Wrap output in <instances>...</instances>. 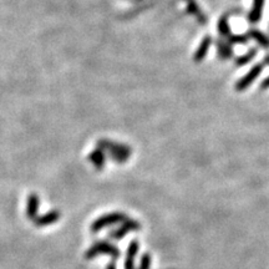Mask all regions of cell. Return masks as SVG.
I'll return each mask as SVG.
<instances>
[{
	"label": "cell",
	"mask_w": 269,
	"mask_h": 269,
	"mask_svg": "<svg viewBox=\"0 0 269 269\" xmlns=\"http://www.w3.org/2000/svg\"><path fill=\"white\" fill-rule=\"evenodd\" d=\"M98 146L100 150L106 151L109 153L110 157L112 158V161H115L116 163H125L130 158V156L132 155L131 147L126 145H122V143H116L111 142L108 140H101L98 142Z\"/></svg>",
	"instance_id": "obj_1"
},
{
	"label": "cell",
	"mask_w": 269,
	"mask_h": 269,
	"mask_svg": "<svg viewBox=\"0 0 269 269\" xmlns=\"http://www.w3.org/2000/svg\"><path fill=\"white\" fill-rule=\"evenodd\" d=\"M264 60H265V64H269V56H265ZM268 87H269V76L265 80H263L262 83H260V88H262V90H265V88H268Z\"/></svg>",
	"instance_id": "obj_19"
},
{
	"label": "cell",
	"mask_w": 269,
	"mask_h": 269,
	"mask_svg": "<svg viewBox=\"0 0 269 269\" xmlns=\"http://www.w3.org/2000/svg\"><path fill=\"white\" fill-rule=\"evenodd\" d=\"M263 7H264V0H253L252 9L248 14V22L250 24H257L260 22L263 14Z\"/></svg>",
	"instance_id": "obj_7"
},
{
	"label": "cell",
	"mask_w": 269,
	"mask_h": 269,
	"mask_svg": "<svg viewBox=\"0 0 269 269\" xmlns=\"http://www.w3.org/2000/svg\"><path fill=\"white\" fill-rule=\"evenodd\" d=\"M257 51H258L257 49L252 48L247 54L237 57V59L234 60V64H236V66H243V65H245V64H248V62L252 61V60L255 57V55H257Z\"/></svg>",
	"instance_id": "obj_15"
},
{
	"label": "cell",
	"mask_w": 269,
	"mask_h": 269,
	"mask_svg": "<svg viewBox=\"0 0 269 269\" xmlns=\"http://www.w3.org/2000/svg\"><path fill=\"white\" fill-rule=\"evenodd\" d=\"M140 229H141V224L138 223L137 221H135V219H131V218H127L122 222L121 226H120L119 228L110 232L109 237L111 239H115V241H120V239L124 238L126 234L131 233V232H137V231H140Z\"/></svg>",
	"instance_id": "obj_4"
},
{
	"label": "cell",
	"mask_w": 269,
	"mask_h": 269,
	"mask_svg": "<svg viewBox=\"0 0 269 269\" xmlns=\"http://www.w3.org/2000/svg\"><path fill=\"white\" fill-rule=\"evenodd\" d=\"M185 2H186V4H187V12H189V14L193 15V17L197 19L198 23L205 25L206 23H207V18H206V15L202 13L201 8L198 7L196 0H185Z\"/></svg>",
	"instance_id": "obj_9"
},
{
	"label": "cell",
	"mask_w": 269,
	"mask_h": 269,
	"mask_svg": "<svg viewBox=\"0 0 269 269\" xmlns=\"http://www.w3.org/2000/svg\"><path fill=\"white\" fill-rule=\"evenodd\" d=\"M247 35L249 36V38H252L253 40L257 41V43L259 44L262 48H264V49L269 48V36L265 35L263 31L258 30V29H249Z\"/></svg>",
	"instance_id": "obj_12"
},
{
	"label": "cell",
	"mask_w": 269,
	"mask_h": 269,
	"mask_svg": "<svg viewBox=\"0 0 269 269\" xmlns=\"http://www.w3.org/2000/svg\"><path fill=\"white\" fill-rule=\"evenodd\" d=\"M106 269H116V263H115V260L110 262L109 264L106 265Z\"/></svg>",
	"instance_id": "obj_20"
},
{
	"label": "cell",
	"mask_w": 269,
	"mask_h": 269,
	"mask_svg": "<svg viewBox=\"0 0 269 269\" xmlns=\"http://www.w3.org/2000/svg\"><path fill=\"white\" fill-rule=\"evenodd\" d=\"M211 44H212V38H211V36H205L202 43L200 44V46H198L197 50H196L195 56H193V59H195L196 62L203 61V59H205L206 55H207L208 50H210Z\"/></svg>",
	"instance_id": "obj_11"
},
{
	"label": "cell",
	"mask_w": 269,
	"mask_h": 269,
	"mask_svg": "<svg viewBox=\"0 0 269 269\" xmlns=\"http://www.w3.org/2000/svg\"><path fill=\"white\" fill-rule=\"evenodd\" d=\"M218 33L221 34L223 38L227 39L229 38V36L232 35L231 34V28H229V24H228V18H227V15H224V17H222L221 19H219L218 22Z\"/></svg>",
	"instance_id": "obj_16"
},
{
	"label": "cell",
	"mask_w": 269,
	"mask_h": 269,
	"mask_svg": "<svg viewBox=\"0 0 269 269\" xmlns=\"http://www.w3.org/2000/svg\"><path fill=\"white\" fill-rule=\"evenodd\" d=\"M39 197L33 193L28 197V202H27V216L30 219H35L36 215H38V208H39Z\"/></svg>",
	"instance_id": "obj_13"
},
{
	"label": "cell",
	"mask_w": 269,
	"mask_h": 269,
	"mask_svg": "<svg viewBox=\"0 0 269 269\" xmlns=\"http://www.w3.org/2000/svg\"><path fill=\"white\" fill-rule=\"evenodd\" d=\"M138 249H140V244L138 242L134 239L130 242L129 247L126 250V259H125V269H135V257L137 255Z\"/></svg>",
	"instance_id": "obj_8"
},
{
	"label": "cell",
	"mask_w": 269,
	"mask_h": 269,
	"mask_svg": "<svg viewBox=\"0 0 269 269\" xmlns=\"http://www.w3.org/2000/svg\"><path fill=\"white\" fill-rule=\"evenodd\" d=\"M263 69H264V64L254 65V66H253L252 69H250L249 71H248L247 74H245L244 76L242 77V79H239L238 81H237L236 90L237 91H244L245 88L249 87V86L252 85L253 82H254L255 79H257V77L259 76L260 74H262Z\"/></svg>",
	"instance_id": "obj_5"
},
{
	"label": "cell",
	"mask_w": 269,
	"mask_h": 269,
	"mask_svg": "<svg viewBox=\"0 0 269 269\" xmlns=\"http://www.w3.org/2000/svg\"><path fill=\"white\" fill-rule=\"evenodd\" d=\"M88 158H90L91 163L96 167V169L100 171V169L104 168V164H105V153H104L103 150L96 148V150L88 156Z\"/></svg>",
	"instance_id": "obj_14"
},
{
	"label": "cell",
	"mask_w": 269,
	"mask_h": 269,
	"mask_svg": "<svg viewBox=\"0 0 269 269\" xmlns=\"http://www.w3.org/2000/svg\"><path fill=\"white\" fill-rule=\"evenodd\" d=\"M217 54L222 60L231 59L233 56V49L226 39H219L217 41Z\"/></svg>",
	"instance_id": "obj_10"
},
{
	"label": "cell",
	"mask_w": 269,
	"mask_h": 269,
	"mask_svg": "<svg viewBox=\"0 0 269 269\" xmlns=\"http://www.w3.org/2000/svg\"><path fill=\"white\" fill-rule=\"evenodd\" d=\"M127 219V216L122 212H112L99 217L98 219L91 223V232L93 233H98V232L103 231L104 228L110 226H114L116 223H122V222Z\"/></svg>",
	"instance_id": "obj_3"
},
{
	"label": "cell",
	"mask_w": 269,
	"mask_h": 269,
	"mask_svg": "<svg viewBox=\"0 0 269 269\" xmlns=\"http://www.w3.org/2000/svg\"><path fill=\"white\" fill-rule=\"evenodd\" d=\"M60 217H61V213H60L59 211L54 210V211H50V212L45 213L44 216L36 217V218L33 219V221L35 226L45 227V226H50V224H53L55 223V222L59 221Z\"/></svg>",
	"instance_id": "obj_6"
},
{
	"label": "cell",
	"mask_w": 269,
	"mask_h": 269,
	"mask_svg": "<svg viewBox=\"0 0 269 269\" xmlns=\"http://www.w3.org/2000/svg\"><path fill=\"white\" fill-rule=\"evenodd\" d=\"M99 254H108L112 259L116 260L121 254V252H120V249L116 245L111 244L108 241H98L86 250L85 258L86 259H93Z\"/></svg>",
	"instance_id": "obj_2"
},
{
	"label": "cell",
	"mask_w": 269,
	"mask_h": 269,
	"mask_svg": "<svg viewBox=\"0 0 269 269\" xmlns=\"http://www.w3.org/2000/svg\"><path fill=\"white\" fill-rule=\"evenodd\" d=\"M248 40H249L248 35H231L227 39L229 44H247Z\"/></svg>",
	"instance_id": "obj_17"
},
{
	"label": "cell",
	"mask_w": 269,
	"mask_h": 269,
	"mask_svg": "<svg viewBox=\"0 0 269 269\" xmlns=\"http://www.w3.org/2000/svg\"><path fill=\"white\" fill-rule=\"evenodd\" d=\"M151 264H152V257L148 253H145L142 254L140 260V267L138 269H151Z\"/></svg>",
	"instance_id": "obj_18"
}]
</instances>
